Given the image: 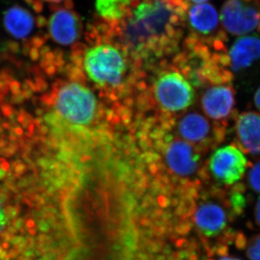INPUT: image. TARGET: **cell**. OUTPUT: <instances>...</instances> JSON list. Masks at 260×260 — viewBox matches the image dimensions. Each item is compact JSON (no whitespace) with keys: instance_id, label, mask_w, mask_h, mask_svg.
Wrapping results in <instances>:
<instances>
[{"instance_id":"1","label":"cell","mask_w":260,"mask_h":260,"mask_svg":"<svg viewBox=\"0 0 260 260\" xmlns=\"http://www.w3.org/2000/svg\"><path fill=\"white\" fill-rule=\"evenodd\" d=\"M179 18L167 0L138 5L128 23L126 39L141 55L161 54L174 45Z\"/></svg>"},{"instance_id":"2","label":"cell","mask_w":260,"mask_h":260,"mask_svg":"<svg viewBox=\"0 0 260 260\" xmlns=\"http://www.w3.org/2000/svg\"><path fill=\"white\" fill-rule=\"evenodd\" d=\"M47 112L68 125L90 128L99 125L100 107L90 89L70 82L58 88Z\"/></svg>"},{"instance_id":"3","label":"cell","mask_w":260,"mask_h":260,"mask_svg":"<svg viewBox=\"0 0 260 260\" xmlns=\"http://www.w3.org/2000/svg\"><path fill=\"white\" fill-rule=\"evenodd\" d=\"M83 65L88 78L104 88L119 85L126 70L124 56L109 44L89 49L84 56Z\"/></svg>"},{"instance_id":"4","label":"cell","mask_w":260,"mask_h":260,"mask_svg":"<svg viewBox=\"0 0 260 260\" xmlns=\"http://www.w3.org/2000/svg\"><path fill=\"white\" fill-rule=\"evenodd\" d=\"M251 164L234 144L215 150L208 160V170L214 180L226 188L239 184Z\"/></svg>"},{"instance_id":"5","label":"cell","mask_w":260,"mask_h":260,"mask_svg":"<svg viewBox=\"0 0 260 260\" xmlns=\"http://www.w3.org/2000/svg\"><path fill=\"white\" fill-rule=\"evenodd\" d=\"M154 93L159 105L167 112H179L190 107L194 90L185 77L178 72H168L157 78Z\"/></svg>"},{"instance_id":"6","label":"cell","mask_w":260,"mask_h":260,"mask_svg":"<svg viewBox=\"0 0 260 260\" xmlns=\"http://www.w3.org/2000/svg\"><path fill=\"white\" fill-rule=\"evenodd\" d=\"M220 20L225 31L233 36L260 32V0H226Z\"/></svg>"},{"instance_id":"7","label":"cell","mask_w":260,"mask_h":260,"mask_svg":"<svg viewBox=\"0 0 260 260\" xmlns=\"http://www.w3.org/2000/svg\"><path fill=\"white\" fill-rule=\"evenodd\" d=\"M226 124L211 122L199 113H189L179 122V133L190 143L198 145L200 150L215 148L223 143L227 134Z\"/></svg>"},{"instance_id":"8","label":"cell","mask_w":260,"mask_h":260,"mask_svg":"<svg viewBox=\"0 0 260 260\" xmlns=\"http://www.w3.org/2000/svg\"><path fill=\"white\" fill-rule=\"evenodd\" d=\"M201 105L208 117L228 125V120L237 114L236 91L232 84L213 85L203 94Z\"/></svg>"},{"instance_id":"9","label":"cell","mask_w":260,"mask_h":260,"mask_svg":"<svg viewBox=\"0 0 260 260\" xmlns=\"http://www.w3.org/2000/svg\"><path fill=\"white\" fill-rule=\"evenodd\" d=\"M234 142L243 153L260 158V114L252 111L234 116Z\"/></svg>"},{"instance_id":"10","label":"cell","mask_w":260,"mask_h":260,"mask_svg":"<svg viewBox=\"0 0 260 260\" xmlns=\"http://www.w3.org/2000/svg\"><path fill=\"white\" fill-rule=\"evenodd\" d=\"M189 20L191 28L200 35L205 36L206 42L212 47L226 42L225 31L218 30V13L211 5L203 3L193 6L189 12Z\"/></svg>"},{"instance_id":"11","label":"cell","mask_w":260,"mask_h":260,"mask_svg":"<svg viewBox=\"0 0 260 260\" xmlns=\"http://www.w3.org/2000/svg\"><path fill=\"white\" fill-rule=\"evenodd\" d=\"M166 160L171 169L180 175H190L196 172L200 154L187 142L174 140L165 147Z\"/></svg>"},{"instance_id":"12","label":"cell","mask_w":260,"mask_h":260,"mask_svg":"<svg viewBox=\"0 0 260 260\" xmlns=\"http://www.w3.org/2000/svg\"><path fill=\"white\" fill-rule=\"evenodd\" d=\"M49 32L54 42L68 46L79 39L81 22L74 12L61 9L57 10L49 20Z\"/></svg>"},{"instance_id":"13","label":"cell","mask_w":260,"mask_h":260,"mask_svg":"<svg viewBox=\"0 0 260 260\" xmlns=\"http://www.w3.org/2000/svg\"><path fill=\"white\" fill-rule=\"evenodd\" d=\"M228 58L233 73L247 69L260 59V37L246 36L239 38L228 51Z\"/></svg>"},{"instance_id":"14","label":"cell","mask_w":260,"mask_h":260,"mask_svg":"<svg viewBox=\"0 0 260 260\" xmlns=\"http://www.w3.org/2000/svg\"><path fill=\"white\" fill-rule=\"evenodd\" d=\"M31 13L20 6H14L7 10L4 15L5 28L13 37L23 39L28 37L34 27Z\"/></svg>"},{"instance_id":"15","label":"cell","mask_w":260,"mask_h":260,"mask_svg":"<svg viewBox=\"0 0 260 260\" xmlns=\"http://www.w3.org/2000/svg\"><path fill=\"white\" fill-rule=\"evenodd\" d=\"M130 0H96L95 8L102 18L118 20L126 14Z\"/></svg>"},{"instance_id":"16","label":"cell","mask_w":260,"mask_h":260,"mask_svg":"<svg viewBox=\"0 0 260 260\" xmlns=\"http://www.w3.org/2000/svg\"><path fill=\"white\" fill-rule=\"evenodd\" d=\"M244 248L249 260H260V234L252 236L246 241Z\"/></svg>"},{"instance_id":"17","label":"cell","mask_w":260,"mask_h":260,"mask_svg":"<svg viewBox=\"0 0 260 260\" xmlns=\"http://www.w3.org/2000/svg\"><path fill=\"white\" fill-rule=\"evenodd\" d=\"M247 183L251 190L260 194V161L249 168Z\"/></svg>"},{"instance_id":"18","label":"cell","mask_w":260,"mask_h":260,"mask_svg":"<svg viewBox=\"0 0 260 260\" xmlns=\"http://www.w3.org/2000/svg\"><path fill=\"white\" fill-rule=\"evenodd\" d=\"M254 217L256 225L260 228V199L256 202L254 206Z\"/></svg>"},{"instance_id":"19","label":"cell","mask_w":260,"mask_h":260,"mask_svg":"<svg viewBox=\"0 0 260 260\" xmlns=\"http://www.w3.org/2000/svg\"><path fill=\"white\" fill-rule=\"evenodd\" d=\"M254 105H255L256 109H258L260 114V86L256 90L255 94H254Z\"/></svg>"},{"instance_id":"20","label":"cell","mask_w":260,"mask_h":260,"mask_svg":"<svg viewBox=\"0 0 260 260\" xmlns=\"http://www.w3.org/2000/svg\"><path fill=\"white\" fill-rule=\"evenodd\" d=\"M217 260H242L239 259V258L237 257V256H229L227 253L225 254H220V257L218 258Z\"/></svg>"},{"instance_id":"21","label":"cell","mask_w":260,"mask_h":260,"mask_svg":"<svg viewBox=\"0 0 260 260\" xmlns=\"http://www.w3.org/2000/svg\"><path fill=\"white\" fill-rule=\"evenodd\" d=\"M5 223H6V220H5V214L0 210V230L3 229V225H5Z\"/></svg>"},{"instance_id":"22","label":"cell","mask_w":260,"mask_h":260,"mask_svg":"<svg viewBox=\"0 0 260 260\" xmlns=\"http://www.w3.org/2000/svg\"><path fill=\"white\" fill-rule=\"evenodd\" d=\"M191 1L194 2V3H199V4H203L205 2H206L207 0H191Z\"/></svg>"},{"instance_id":"23","label":"cell","mask_w":260,"mask_h":260,"mask_svg":"<svg viewBox=\"0 0 260 260\" xmlns=\"http://www.w3.org/2000/svg\"><path fill=\"white\" fill-rule=\"evenodd\" d=\"M44 1L49 2V3H59L62 0H44Z\"/></svg>"}]
</instances>
